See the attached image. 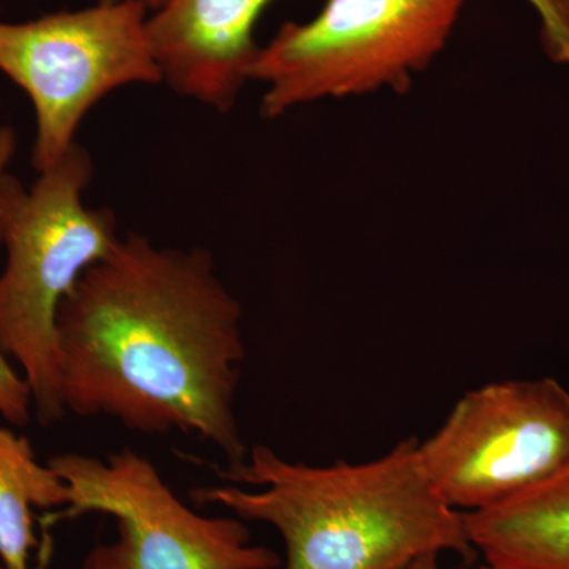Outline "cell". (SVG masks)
Here are the masks:
<instances>
[{"label":"cell","mask_w":569,"mask_h":569,"mask_svg":"<svg viewBox=\"0 0 569 569\" xmlns=\"http://www.w3.org/2000/svg\"><path fill=\"white\" fill-rule=\"evenodd\" d=\"M242 318L208 250L121 238L59 307L61 406L144 436L203 438L239 466L249 452L236 417Z\"/></svg>","instance_id":"6da1fadb"},{"label":"cell","mask_w":569,"mask_h":569,"mask_svg":"<svg viewBox=\"0 0 569 569\" xmlns=\"http://www.w3.org/2000/svg\"><path fill=\"white\" fill-rule=\"evenodd\" d=\"M220 477L230 485L193 490L239 519L282 535V569H403L427 553L475 556L463 512L427 479L415 438L369 462L309 466L253 445Z\"/></svg>","instance_id":"7a4b0ae2"},{"label":"cell","mask_w":569,"mask_h":569,"mask_svg":"<svg viewBox=\"0 0 569 569\" xmlns=\"http://www.w3.org/2000/svg\"><path fill=\"white\" fill-rule=\"evenodd\" d=\"M92 176L91 153L74 142L29 189L13 178L3 201L0 350L20 366L44 426L66 415L56 372L59 307L121 239L114 213L84 204Z\"/></svg>","instance_id":"3957f363"},{"label":"cell","mask_w":569,"mask_h":569,"mask_svg":"<svg viewBox=\"0 0 569 569\" xmlns=\"http://www.w3.org/2000/svg\"><path fill=\"white\" fill-rule=\"evenodd\" d=\"M468 0H326L260 47L250 81L264 118L381 91L406 93L447 48Z\"/></svg>","instance_id":"277c9868"},{"label":"cell","mask_w":569,"mask_h":569,"mask_svg":"<svg viewBox=\"0 0 569 569\" xmlns=\"http://www.w3.org/2000/svg\"><path fill=\"white\" fill-rule=\"evenodd\" d=\"M149 14L138 0H118L31 21H0V71L31 99L32 164L39 173L70 151L82 119L108 93L162 84Z\"/></svg>","instance_id":"5b68a950"},{"label":"cell","mask_w":569,"mask_h":569,"mask_svg":"<svg viewBox=\"0 0 569 569\" xmlns=\"http://www.w3.org/2000/svg\"><path fill=\"white\" fill-rule=\"evenodd\" d=\"M48 466L69 486L52 522L100 512L118 538L89 550L81 569H279L274 550L252 545L244 520L200 515L183 503L159 468L130 448L107 459L66 452Z\"/></svg>","instance_id":"8992f818"},{"label":"cell","mask_w":569,"mask_h":569,"mask_svg":"<svg viewBox=\"0 0 569 569\" xmlns=\"http://www.w3.org/2000/svg\"><path fill=\"white\" fill-rule=\"evenodd\" d=\"M422 470L460 512L507 503L569 473V392L553 378L467 392L419 443Z\"/></svg>","instance_id":"52a82bcc"},{"label":"cell","mask_w":569,"mask_h":569,"mask_svg":"<svg viewBox=\"0 0 569 569\" xmlns=\"http://www.w3.org/2000/svg\"><path fill=\"white\" fill-rule=\"evenodd\" d=\"M272 0H167L148 20L162 82L179 96L228 112L250 81L254 28Z\"/></svg>","instance_id":"ba28073f"},{"label":"cell","mask_w":569,"mask_h":569,"mask_svg":"<svg viewBox=\"0 0 569 569\" xmlns=\"http://www.w3.org/2000/svg\"><path fill=\"white\" fill-rule=\"evenodd\" d=\"M463 519L492 569H569V473Z\"/></svg>","instance_id":"9c48e42d"},{"label":"cell","mask_w":569,"mask_h":569,"mask_svg":"<svg viewBox=\"0 0 569 569\" xmlns=\"http://www.w3.org/2000/svg\"><path fill=\"white\" fill-rule=\"evenodd\" d=\"M69 486L43 466L31 441L0 426V565L31 569L33 509L66 508Z\"/></svg>","instance_id":"30bf717a"},{"label":"cell","mask_w":569,"mask_h":569,"mask_svg":"<svg viewBox=\"0 0 569 569\" xmlns=\"http://www.w3.org/2000/svg\"><path fill=\"white\" fill-rule=\"evenodd\" d=\"M17 153V134L11 127H0V246H2V212L7 190L14 174L10 168ZM33 410L31 388L24 377L11 367L10 359L0 350V417L10 425L26 426Z\"/></svg>","instance_id":"8fae6325"},{"label":"cell","mask_w":569,"mask_h":569,"mask_svg":"<svg viewBox=\"0 0 569 569\" xmlns=\"http://www.w3.org/2000/svg\"><path fill=\"white\" fill-rule=\"evenodd\" d=\"M541 24L542 48L553 62L569 69V0H527Z\"/></svg>","instance_id":"7c38bea8"},{"label":"cell","mask_w":569,"mask_h":569,"mask_svg":"<svg viewBox=\"0 0 569 569\" xmlns=\"http://www.w3.org/2000/svg\"><path fill=\"white\" fill-rule=\"evenodd\" d=\"M403 569H440V565H438V553H427V556L419 557V559L411 561V563ZM481 569L492 568L485 565Z\"/></svg>","instance_id":"4fadbf2b"},{"label":"cell","mask_w":569,"mask_h":569,"mask_svg":"<svg viewBox=\"0 0 569 569\" xmlns=\"http://www.w3.org/2000/svg\"><path fill=\"white\" fill-rule=\"evenodd\" d=\"M99 2H118V0H99ZM138 2L144 3L149 10L153 11L160 9L167 0H138Z\"/></svg>","instance_id":"5bb4252c"},{"label":"cell","mask_w":569,"mask_h":569,"mask_svg":"<svg viewBox=\"0 0 569 569\" xmlns=\"http://www.w3.org/2000/svg\"><path fill=\"white\" fill-rule=\"evenodd\" d=\"M0 569H3V568H2V565H0Z\"/></svg>","instance_id":"9a60e30c"}]
</instances>
